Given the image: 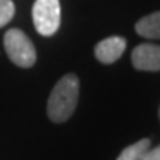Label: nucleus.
I'll return each mask as SVG.
<instances>
[{"instance_id": "10", "label": "nucleus", "mask_w": 160, "mask_h": 160, "mask_svg": "<svg viewBox=\"0 0 160 160\" xmlns=\"http://www.w3.org/2000/svg\"><path fill=\"white\" fill-rule=\"evenodd\" d=\"M158 118H160V110H158Z\"/></svg>"}, {"instance_id": "4", "label": "nucleus", "mask_w": 160, "mask_h": 160, "mask_svg": "<svg viewBox=\"0 0 160 160\" xmlns=\"http://www.w3.org/2000/svg\"><path fill=\"white\" fill-rule=\"evenodd\" d=\"M132 65L137 70L158 72L160 70V46L158 44H139L132 51Z\"/></svg>"}, {"instance_id": "7", "label": "nucleus", "mask_w": 160, "mask_h": 160, "mask_svg": "<svg viewBox=\"0 0 160 160\" xmlns=\"http://www.w3.org/2000/svg\"><path fill=\"white\" fill-rule=\"evenodd\" d=\"M149 149H150V141L149 139H141L139 142H136L132 145H128L116 160H141Z\"/></svg>"}, {"instance_id": "5", "label": "nucleus", "mask_w": 160, "mask_h": 160, "mask_svg": "<svg viewBox=\"0 0 160 160\" xmlns=\"http://www.w3.org/2000/svg\"><path fill=\"white\" fill-rule=\"evenodd\" d=\"M126 51V39L121 36H111L100 41L95 46V56L101 64H113Z\"/></svg>"}, {"instance_id": "9", "label": "nucleus", "mask_w": 160, "mask_h": 160, "mask_svg": "<svg viewBox=\"0 0 160 160\" xmlns=\"http://www.w3.org/2000/svg\"><path fill=\"white\" fill-rule=\"evenodd\" d=\"M141 160H160V145L155 149H149Z\"/></svg>"}, {"instance_id": "1", "label": "nucleus", "mask_w": 160, "mask_h": 160, "mask_svg": "<svg viewBox=\"0 0 160 160\" xmlns=\"http://www.w3.org/2000/svg\"><path fill=\"white\" fill-rule=\"evenodd\" d=\"M80 83L74 74L64 75L56 83L48 100V116L52 122H65L75 111Z\"/></svg>"}, {"instance_id": "6", "label": "nucleus", "mask_w": 160, "mask_h": 160, "mask_svg": "<svg viewBox=\"0 0 160 160\" xmlns=\"http://www.w3.org/2000/svg\"><path fill=\"white\" fill-rule=\"evenodd\" d=\"M136 31L142 38L160 39V12L142 17L136 23Z\"/></svg>"}, {"instance_id": "3", "label": "nucleus", "mask_w": 160, "mask_h": 160, "mask_svg": "<svg viewBox=\"0 0 160 160\" xmlns=\"http://www.w3.org/2000/svg\"><path fill=\"white\" fill-rule=\"evenodd\" d=\"M33 23L42 36H52L61 26L59 0H36L33 5Z\"/></svg>"}, {"instance_id": "2", "label": "nucleus", "mask_w": 160, "mask_h": 160, "mask_svg": "<svg viewBox=\"0 0 160 160\" xmlns=\"http://www.w3.org/2000/svg\"><path fill=\"white\" fill-rule=\"evenodd\" d=\"M3 48L8 59L18 65V67L28 69L34 65L36 62V49L33 46L31 39L18 30V28H12L5 33L3 36Z\"/></svg>"}, {"instance_id": "8", "label": "nucleus", "mask_w": 160, "mask_h": 160, "mask_svg": "<svg viewBox=\"0 0 160 160\" xmlns=\"http://www.w3.org/2000/svg\"><path fill=\"white\" fill-rule=\"evenodd\" d=\"M15 15V5L12 0H0V28H3Z\"/></svg>"}]
</instances>
